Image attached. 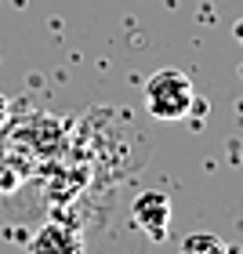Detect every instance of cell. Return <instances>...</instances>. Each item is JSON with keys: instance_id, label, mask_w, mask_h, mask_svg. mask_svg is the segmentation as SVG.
<instances>
[{"instance_id": "6da1fadb", "label": "cell", "mask_w": 243, "mask_h": 254, "mask_svg": "<svg viewBox=\"0 0 243 254\" xmlns=\"http://www.w3.org/2000/svg\"><path fill=\"white\" fill-rule=\"evenodd\" d=\"M192 106H196V91L182 69H156L145 80V109L156 120H182L189 117Z\"/></svg>"}, {"instance_id": "7a4b0ae2", "label": "cell", "mask_w": 243, "mask_h": 254, "mask_svg": "<svg viewBox=\"0 0 243 254\" xmlns=\"http://www.w3.org/2000/svg\"><path fill=\"white\" fill-rule=\"evenodd\" d=\"M131 222L149 240H167V233H171V200L156 189L138 192L134 203H131Z\"/></svg>"}, {"instance_id": "3957f363", "label": "cell", "mask_w": 243, "mask_h": 254, "mask_svg": "<svg viewBox=\"0 0 243 254\" xmlns=\"http://www.w3.org/2000/svg\"><path fill=\"white\" fill-rule=\"evenodd\" d=\"M26 251L29 254H84V240H80L76 229H69L62 222H48L33 233Z\"/></svg>"}, {"instance_id": "277c9868", "label": "cell", "mask_w": 243, "mask_h": 254, "mask_svg": "<svg viewBox=\"0 0 243 254\" xmlns=\"http://www.w3.org/2000/svg\"><path fill=\"white\" fill-rule=\"evenodd\" d=\"M178 254H229V251L214 233H192V236H185Z\"/></svg>"}, {"instance_id": "5b68a950", "label": "cell", "mask_w": 243, "mask_h": 254, "mask_svg": "<svg viewBox=\"0 0 243 254\" xmlns=\"http://www.w3.org/2000/svg\"><path fill=\"white\" fill-rule=\"evenodd\" d=\"M233 37H236V40L243 44V18H240V22H236V26H233Z\"/></svg>"}]
</instances>
